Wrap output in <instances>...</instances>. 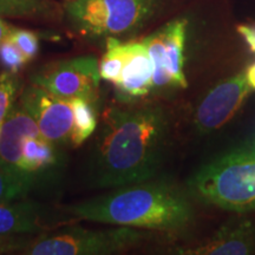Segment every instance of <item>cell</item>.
Segmentation results:
<instances>
[{
    "label": "cell",
    "instance_id": "cell-1",
    "mask_svg": "<svg viewBox=\"0 0 255 255\" xmlns=\"http://www.w3.org/2000/svg\"><path fill=\"white\" fill-rule=\"evenodd\" d=\"M121 103L105 111L96 138L90 171L96 188L150 180L167 149L169 119L161 105Z\"/></svg>",
    "mask_w": 255,
    "mask_h": 255
},
{
    "label": "cell",
    "instance_id": "cell-21",
    "mask_svg": "<svg viewBox=\"0 0 255 255\" xmlns=\"http://www.w3.org/2000/svg\"><path fill=\"white\" fill-rule=\"evenodd\" d=\"M239 32L242 34V37L246 39L248 45L255 52V27L251 26H239Z\"/></svg>",
    "mask_w": 255,
    "mask_h": 255
},
{
    "label": "cell",
    "instance_id": "cell-10",
    "mask_svg": "<svg viewBox=\"0 0 255 255\" xmlns=\"http://www.w3.org/2000/svg\"><path fill=\"white\" fill-rule=\"evenodd\" d=\"M252 90L246 71L213 88L201 101L194 115V126L197 131L209 133L225 126L240 109Z\"/></svg>",
    "mask_w": 255,
    "mask_h": 255
},
{
    "label": "cell",
    "instance_id": "cell-9",
    "mask_svg": "<svg viewBox=\"0 0 255 255\" xmlns=\"http://www.w3.org/2000/svg\"><path fill=\"white\" fill-rule=\"evenodd\" d=\"M18 102L33 117L41 135L46 139L59 148L71 146L75 128L72 101L60 98L31 83L23 89Z\"/></svg>",
    "mask_w": 255,
    "mask_h": 255
},
{
    "label": "cell",
    "instance_id": "cell-2",
    "mask_svg": "<svg viewBox=\"0 0 255 255\" xmlns=\"http://www.w3.org/2000/svg\"><path fill=\"white\" fill-rule=\"evenodd\" d=\"M76 221L108 223L154 231L186 227L193 210L186 197L162 183L137 182L115 188L110 193L64 207Z\"/></svg>",
    "mask_w": 255,
    "mask_h": 255
},
{
    "label": "cell",
    "instance_id": "cell-23",
    "mask_svg": "<svg viewBox=\"0 0 255 255\" xmlns=\"http://www.w3.org/2000/svg\"><path fill=\"white\" fill-rule=\"evenodd\" d=\"M246 78L251 88L255 90V63L252 64L250 68L246 70Z\"/></svg>",
    "mask_w": 255,
    "mask_h": 255
},
{
    "label": "cell",
    "instance_id": "cell-20",
    "mask_svg": "<svg viewBox=\"0 0 255 255\" xmlns=\"http://www.w3.org/2000/svg\"><path fill=\"white\" fill-rule=\"evenodd\" d=\"M30 239L20 238L17 235H0V254L12 251H21Z\"/></svg>",
    "mask_w": 255,
    "mask_h": 255
},
{
    "label": "cell",
    "instance_id": "cell-5",
    "mask_svg": "<svg viewBox=\"0 0 255 255\" xmlns=\"http://www.w3.org/2000/svg\"><path fill=\"white\" fill-rule=\"evenodd\" d=\"M159 4L161 0H70L64 5L63 15L79 36L119 38L141 30Z\"/></svg>",
    "mask_w": 255,
    "mask_h": 255
},
{
    "label": "cell",
    "instance_id": "cell-7",
    "mask_svg": "<svg viewBox=\"0 0 255 255\" xmlns=\"http://www.w3.org/2000/svg\"><path fill=\"white\" fill-rule=\"evenodd\" d=\"M101 79L100 62L95 57L81 56L47 64L32 76L31 83L64 100L83 98L95 104Z\"/></svg>",
    "mask_w": 255,
    "mask_h": 255
},
{
    "label": "cell",
    "instance_id": "cell-14",
    "mask_svg": "<svg viewBox=\"0 0 255 255\" xmlns=\"http://www.w3.org/2000/svg\"><path fill=\"white\" fill-rule=\"evenodd\" d=\"M63 14L52 0H0V15L33 20H56Z\"/></svg>",
    "mask_w": 255,
    "mask_h": 255
},
{
    "label": "cell",
    "instance_id": "cell-4",
    "mask_svg": "<svg viewBox=\"0 0 255 255\" xmlns=\"http://www.w3.org/2000/svg\"><path fill=\"white\" fill-rule=\"evenodd\" d=\"M60 148L41 135L33 117L17 101L0 128V161L34 187L60 164Z\"/></svg>",
    "mask_w": 255,
    "mask_h": 255
},
{
    "label": "cell",
    "instance_id": "cell-13",
    "mask_svg": "<svg viewBox=\"0 0 255 255\" xmlns=\"http://www.w3.org/2000/svg\"><path fill=\"white\" fill-rule=\"evenodd\" d=\"M254 229L246 221L227 225L213 238L195 247L177 248L175 253L187 255L250 254L254 250Z\"/></svg>",
    "mask_w": 255,
    "mask_h": 255
},
{
    "label": "cell",
    "instance_id": "cell-18",
    "mask_svg": "<svg viewBox=\"0 0 255 255\" xmlns=\"http://www.w3.org/2000/svg\"><path fill=\"white\" fill-rule=\"evenodd\" d=\"M28 62L30 60L8 37L0 44V63L6 71L18 73Z\"/></svg>",
    "mask_w": 255,
    "mask_h": 255
},
{
    "label": "cell",
    "instance_id": "cell-3",
    "mask_svg": "<svg viewBox=\"0 0 255 255\" xmlns=\"http://www.w3.org/2000/svg\"><path fill=\"white\" fill-rule=\"evenodd\" d=\"M189 188L206 205L239 212L255 208V142L203 165L190 178Z\"/></svg>",
    "mask_w": 255,
    "mask_h": 255
},
{
    "label": "cell",
    "instance_id": "cell-22",
    "mask_svg": "<svg viewBox=\"0 0 255 255\" xmlns=\"http://www.w3.org/2000/svg\"><path fill=\"white\" fill-rule=\"evenodd\" d=\"M12 30H13V27L9 26L7 23H5V21L0 18V44L9 36Z\"/></svg>",
    "mask_w": 255,
    "mask_h": 255
},
{
    "label": "cell",
    "instance_id": "cell-11",
    "mask_svg": "<svg viewBox=\"0 0 255 255\" xmlns=\"http://www.w3.org/2000/svg\"><path fill=\"white\" fill-rule=\"evenodd\" d=\"M69 221L76 220L63 208L53 213L26 197L0 203V235L41 234L65 226Z\"/></svg>",
    "mask_w": 255,
    "mask_h": 255
},
{
    "label": "cell",
    "instance_id": "cell-8",
    "mask_svg": "<svg viewBox=\"0 0 255 255\" xmlns=\"http://www.w3.org/2000/svg\"><path fill=\"white\" fill-rule=\"evenodd\" d=\"M186 37L187 20L175 19L143 39L152 63V90L188 87L183 69Z\"/></svg>",
    "mask_w": 255,
    "mask_h": 255
},
{
    "label": "cell",
    "instance_id": "cell-6",
    "mask_svg": "<svg viewBox=\"0 0 255 255\" xmlns=\"http://www.w3.org/2000/svg\"><path fill=\"white\" fill-rule=\"evenodd\" d=\"M142 240V233L128 226H120V228L108 231L62 226L30 239L20 253L26 255H110L131 250Z\"/></svg>",
    "mask_w": 255,
    "mask_h": 255
},
{
    "label": "cell",
    "instance_id": "cell-16",
    "mask_svg": "<svg viewBox=\"0 0 255 255\" xmlns=\"http://www.w3.org/2000/svg\"><path fill=\"white\" fill-rule=\"evenodd\" d=\"M33 186L0 161V203L27 196Z\"/></svg>",
    "mask_w": 255,
    "mask_h": 255
},
{
    "label": "cell",
    "instance_id": "cell-19",
    "mask_svg": "<svg viewBox=\"0 0 255 255\" xmlns=\"http://www.w3.org/2000/svg\"><path fill=\"white\" fill-rule=\"evenodd\" d=\"M8 38L19 47V50L24 53V56L28 60H32L38 55L39 39L34 32L13 27Z\"/></svg>",
    "mask_w": 255,
    "mask_h": 255
},
{
    "label": "cell",
    "instance_id": "cell-12",
    "mask_svg": "<svg viewBox=\"0 0 255 255\" xmlns=\"http://www.w3.org/2000/svg\"><path fill=\"white\" fill-rule=\"evenodd\" d=\"M115 88L121 102H135L152 91V63L143 40L123 41V68Z\"/></svg>",
    "mask_w": 255,
    "mask_h": 255
},
{
    "label": "cell",
    "instance_id": "cell-17",
    "mask_svg": "<svg viewBox=\"0 0 255 255\" xmlns=\"http://www.w3.org/2000/svg\"><path fill=\"white\" fill-rule=\"evenodd\" d=\"M23 82L17 73H0V128L23 91Z\"/></svg>",
    "mask_w": 255,
    "mask_h": 255
},
{
    "label": "cell",
    "instance_id": "cell-15",
    "mask_svg": "<svg viewBox=\"0 0 255 255\" xmlns=\"http://www.w3.org/2000/svg\"><path fill=\"white\" fill-rule=\"evenodd\" d=\"M73 114H75V128L71 138L72 148H78L89 137H91L97 128V116L94 103L83 98H73Z\"/></svg>",
    "mask_w": 255,
    "mask_h": 255
}]
</instances>
